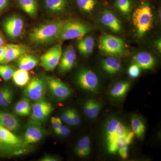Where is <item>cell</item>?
Returning <instances> with one entry per match:
<instances>
[{"label":"cell","mask_w":161,"mask_h":161,"mask_svg":"<svg viewBox=\"0 0 161 161\" xmlns=\"http://www.w3.org/2000/svg\"><path fill=\"white\" fill-rule=\"evenodd\" d=\"M103 135L107 152L115 154L121 149L129 147L135 134L122 119L116 116L109 117L104 124Z\"/></svg>","instance_id":"cell-1"},{"label":"cell","mask_w":161,"mask_h":161,"mask_svg":"<svg viewBox=\"0 0 161 161\" xmlns=\"http://www.w3.org/2000/svg\"><path fill=\"white\" fill-rule=\"evenodd\" d=\"M63 21L55 20L40 24L29 34L31 42L36 44H45L58 40Z\"/></svg>","instance_id":"cell-2"},{"label":"cell","mask_w":161,"mask_h":161,"mask_svg":"<svg viewBox=\"0 0 161 161\" xmlns=\"http://www.w3.org/2000/svg\"><path fill=\"white\" fill-rule=\"evenodd\" d=\"M132 23L138 37H142L153 26V15L150 4L147 3L138 6L133 12Z\"/></svg>","instance_id":"cell-3"},{"label":"cell","mask_w":161,"mask_h":161,"mask_svg":"<svg viewBox=\"0 0 161 161\" xmlns=\"http://www.w3.org/2000/svg\"><path fill=\"white\" fill-rule=\"evenodd\" d=\"M91 25L74 19L63 21L58 40H65L77 39L80 40L92 30Z\"/></svg>","instance_id":"cell-4"},{"label":"cell","mask_w":161,"mask_h":161,"mask_svg":"<svg viewBox=\"0 0 161 161\" xmlns=\"http://www.w3.org/2000/svg\"><path fill=\"white\" fill-rule=\"evenodd\" d=\"M99 48L102 53L114 58L123 57L127 53L124 40L111 35H104L100 38Z\"/></svg>","instance_id":"cell-5"},{"label":"cell","mask_w":161,"mask_h":161,"mask_svg":"<svg viewBox=\"0 0 161 161\" xmlns=\"http://www.w3.org/2000/svg\"><path fill=\"white\" fill-rule=\"evenodd\" d=\"M75 80L78 86L87 92L97 93L100 87V80L98 76L89 69L80 70L76 75Z\"/></svg>","instance_id":"cell-6"},{"label":"cell","mask_w":161,"mask_h":161,"mask_svg":"<svg viewBox=\"0 0 161 161\" xmlns=\"http://www.w3.org/2000/svg\"><path fill=\"white\" fill-rule=\"evenodd\" d=\"M0 137L3 143L13 152L14 155H19L26 152L27 146L23 139L1 125Z\"/></svg>","instance_id":"cell-7"},{"label":"cell","mask_w":161,"mask_h":161,"mask_svg":"<svg viewBox=\"0 0 161 161\" xmlns=\"http://www.w3.org/2000/svg\"><path fill=\"white\" fill-rule=\"evenodd\" d=\"M45 79L36 77L30 80L24 90V95L29 100L37 101L42 99L46 93Z\"/></svg>","instance_id":"cell-8"},{"label":"cell","mask_w":161,"mask_h":161,"mask_svg":"<svg viewBox=\"0 0 161 161\" xmlns=\"http://www.w3.org/2000/svg\"><path fill=\"white\" fill-rule=\"evenodd\" d=\"M45 80L47 86L56 99L59 101L64 100L71 96L70 88L58 78L54 77H47Z\"/></svg>","instance_id":"cell-9"},{"label":"cell","mask_w":161,"mask_h":161,"mask_svg":"<svg viewBox=\"0 0 161 161\" xmlns=\"http://www.w3.org/2000/svg\"><path fill=\"white\" fill-rule=\"evenodd\" d=\"M62 43H58L41 56L40 65L46 70L52 71L58 66L62 54Z\"/></svg>","instance_id":"cell-10"},{"label":"cell","mask_w":161,"mask_h":161,"mask_svg":"<svg viewBox=\"0 0 161 161\" xmlns=\"http://www.w3.org/2000/svg\"><path fill=\"white\" fill-rule=\"evenodd\" d=\"M53 110L51 104L43 98L37 101L31 106L32 120L41 123L46 120Z\"/></svg>","instance_id":"cell-11"},{"label":"cell","mask_w":161,"mask_h":161,"mask_svg":"<svg viewBox=\"0 0 161 161\" xmlns=\"http://www.w3.org/2000/svg\"><path fill=\"white\" fill-rule=\"evenodd\" d=\"M44 135V131L40 123L32 120L26 128L23 140L26 146L36 143L41 140Z\"/></svg>","instance_id":"cell-12"},{"label":"cell","mask_w":161,"mask_h":161,"mask_svg":"<svg viewBox=\"0 0 161 161\" xmlns=\"http://www.w3.org/2000/svg\"><path fill=\"white\" fill-rule=\"evenodd\" d=\"M3 27L9 37L16 39L22 34L24 27V22L20 17L12 16L5 20L3 23Z\"/></svg>","instance_id":"cell-13"},{"label":"cell","mask_w":161,"mask_h":161,"mask_svg":"<svg viewBox=\"0 0 161 161\" xmlns=\"http://www.w3.org/2000/svg\"><path fill=\"white\" fill-rule=\"evenodd\" d=\"M77 60V55L74 47L69 45L62 52L59 62L58 70L61 74H65L72 69Z\"/></svg>","instance_id":"cell-14"},{"label":"cell","mask_w":161,"mask_h":161,"mask_svg":"<svg viewBox=\"0 0 161 161\" xmlns=\"http://www.w3.org/2000/svg\"><path fill=\"white\" fill-rule=\"evenodd\" d=\"M47 12L51 14L60 15L64 14L69 7V0H41Z\"/></svg>","instance_id":"cell-15"},{"label":"cell","mask_w":161,"mask_h":161,"mask_svg":"<svg viewBox=\"0 0 161 161\" xmlns=\"http://www.w3.org/2000/svg\"><path fill=\"white\" fill-rule=\"evenodd\" d=\"M99 20L103 26L113 32L118 33L122 31L123 26L120 21L110 10H104L101 14Z\"/></svg>","instance_id":"cell-16"},{"label":"cell","mask_w":161,"mask_h":161,"mask_svg":"<svg viewBox=\"0 0 161 161\" xmlns=\"http://www.w3.org/2000/svg\"><path fill=\"white\" fill-rule=\"evenodd\" d=\"M6 53L4 55L2 64H6L17 59L21 55L28 53L26 47L19 44H7Z\"/></svg>","instance_id":"cell-17"},{"label":"cell","mask_w":161,"mask_h":161,"mask_svg":"<svg viewBox=\"0 0 161 161\" xmlns=\"http://www.w3.org/2000/svg\"><path fill=\"white\" fill-rule=\"evenodd\" d=\"M132 61L142 69H152L156 64L155 58L147 52H141L136 54L132 58Z\"/></svg>","instance_id":"cell-18"},{"label":"cell","mask_w":161,"mask_h":161,"mask_svg":"<svg viewBox=\"0 0 161 161\" xmlns=\"http://www.w3.org/2000/svg\"><path fill=\"white\" fill-rule=\"evenodd\" d=\"M0 125L12 132H17L20 128L18 119L14 115L0 110Z\"/></svg>","instance_id":"cell-19"},{"label":"cell","mask_w":161,"mask_h":161,"mask_svg":"<svg viewBox=\"0 0 161 161\" xmlns=\"http://www.w3.org/2000/svg\"><path fill=\"white\" fill-rule=\"evenodd\" d=\"M17 59L19 68L24 70L29 71L32 69L39 63L38 58L28 53L23 54Z\"/></svg>","instance_id":"cell-20"},{"label":"cell","mask_w":161,"mask_h":161,"mask_svg":"<svg viewBox=\"0 0 161 161\" xmlns=\"http://www.w3.org/2000/svg\"><path fill=\"white\" fill-rule=\"evenodd\" d=\"M95 44V40L92 36H85L79 40L77 43V48L81 55L88 56L93 53Z\"/></svg>","instance_id":"cell-21"},{"label":"cell","mask_w":161,"mask_h":161,"mask_svg":"<svg viewBox=\"0 0 161 161\" xmlns=\"http://www.w3.org/2000/svg\"><path fill=\"white\" fill-rule=\"evenodd\" d=\"M101 64L103 69L110 75H115L120 71L122 68L120 62L114 57L105 58L102 60Z\"/></svg>","instance_id":"cell-22"},{"label":"cell","mask_w":161,"mask_h":161,"mask_svg":"<svg viewBox=\"0 0 161 161\" xmlns=\"http://www.w3.org/2000/svg\"><path fill=\"white\" fill-rule=\"evenodd\" d=\"M91 140L89 137L84 136L78 141L75 148L76 155L81 158L89 156L91 152Z\"/></svg>","instance_id":"cell-23"},{"label":"cell","mask_w":161,"mask_h":161,"mask_svg":"<svg viewBox=\"0 0 161 161\" xmlns=\"http://www.w3.org/2000/svg\"><path fill=\"white\" fill-rule=\"evenodd\" d=\"M19 7L30 16L34 17L38 12L37 0H15Z\"/></svg>","instance_id":"cell-24"},{"label":"cell","mask_w":161,"mask_h":161,"mask_svg":"<svg viewBox=\"0 0 161 161\" xmlns=\"http://www.w3.org/2000/svg\"><path fill=\"white\" fill-rule=\"evenodd\" d=\"M131 130L139 138H142L146 132V127L143 119L139 115H133L131 119Z\"/></svg>","instance_id":"cell-25"},{"label":"cell","mask_w":161,"mask_h":161,"mask_svg":"<svg viewBox=\"0 0 161 161\" xmlns=\"http://www.w3.org/2000/svg\"><path fill=\"white\" fill-rule=\"evenodd\" d=\"M130 85L131 83L128 81L118 82L110 90V95L112 98L116 99L124 98L130 89Z\"/></svg>","instance_id":"cell-26"},{"label":"cell","mask_w":161,"mask_h":161,"mask_svg":"<svg viewBox=\"0 0 161 161\" xmlns=\"http://www.w3.org/2000/svg\"><path fill=\"white\" fill-rule=\"evenodd\" d=\"M78 9L86 14H92L99 6L98 0H75Z\"/></svg>","instance_id":"cell-27"},{"label":"cell","mask_w":161,"mask_h":161,"mask_svg":"<svg viewBox=\"0 0 161 161\" xmlns=\"http://www.w3.org/2000/svg\"><path fill=\"white\" fill-rule=\"evenodd\" d=\"M14 111L16 114L21 116H27L31 113V106L29 100L23 98L18 102L15 106Z\"/></svg>","instance_id":"cell-28"},{"label":"cell","mask_w":161,"mask_h":161,"mask_svg":"<svg viewBox=\"0 0 161 161\" xmlns=\"http://www.w3.org/2000/svg\"><path fill=\"white\" fill-rule=\"evenodd\" d=\"M14 83L19 86L26 85L30 81L28 71L19 69L15 71L12 77Z\"/></svg>","instance_id":"cell-29"},{"label":"cell","mask_w":161,"mask_h":161,"mask_svg":"<svg viewBox=\"0 0 161 161\" xmlns=\"http://www.w3.org/2000/svg\"><path fill=\"white\" fill-rule=\"evenodd\" d=\"M13 98V92L9 86H4L0 89V107H8Z\"/></svg>","instance_id":"cell-30"},{"label":"cell","mask_w":161,"mask_h":161,"mask_svg":"<svg viewBox=\"0 0 161 161\" xmlns=\"http://www.w3.org/2000/svg\"><path fill=\"white\" fill-rule=\"evenodd\" d=\"M114 6L121 14L129 16L132 9V0H115Z\"/></svg>","instance_id":"cell-31"},{"label":"cell","mask_w":161,"mask_h":161,"mask_svg":"<svg viewBox=\"0 0 161 161\" xmlns=\"http://www.w3.org/2000/svg\"><path fill=\"white\" fill-rule=\"evenodd\" d=\"M14 71L11 66L0 64V76L4 80H8L12 78Z\"/></svg>","instance_id":"cell-32"},{"label":"cell","mask_w":161,"mask_h":161,"mask_svg":"<svg viewBox=\"0 0 161 161\" xmlns=\"http://www.w3.org/2000/svg\"><path fill=\"white\" fill-rule=\"evenodd\" d=\"M93 99H87L83 103L82 108L85 114L88 118L92 119V105Z\"/></svg>","instance_id":"cell-33"},{"label":"cell","mask_w":161,"mask_h":161,"mask_svg":"<svg viewBox=\"0 0 161 161\" xmlns=\"http://www.w3.org/2000/svg\"><path fill=\"white\" fill-rule=\"evenodd\" d=\"M102 104L98 101L93 99L92 105V119L97 117L102 108Z\"/></svg>","instance_id":"cell-34"},{"label":"cell","mask_w":161,"mask_h":161,"mask_svg":"<svg viewBox=\"0 0 161 161\" xmlns=\"http://www.w3.org/2000/svg\"><path fill=\"white\" fill-rule=\"evenodd\" d=\"M60 119L64 123L69 125L75 126L73 120H72L71 116L70 108L65 110L62 113Z\"/></svg>","instance_id":"cell-35"},{"label":"cell","mask_w":161,"mask_h":161,"mask_svg":"<svg viewBox=\"0 0 161 161\" xmlns=\"http://www.w3.org/2000/svg\"><path fill=\"white\" fill-rule=\"evenodd\" d=\"M141 68L136 64H133L129 68L128 73L131 78H136L140 74Z\"/></svg>","instance_id":"cell-36"},{"label":"cell","mask_w":161,"mask_h":161,"mask_svg":"<svg viewBox=\"0 0 161 161\" xmlns=\"http://www.w3.org/2000/svg\"><path fill=\"white\" fill-rule=\"evenodd\" d=\"M71 116L74 125H78L80 123V118L77 110L74 108H70Z\"/></svg>","instance_id":"cell-37"},{"label":"cell","mask_w":161,"mask_h":161,"mask_svg":"<svg viewBox=\"0 0 161 161\" xmlns=\"http://www.w3.org/2000/svg\"><path fill=\"white\" fill-rule=\"evenodd\" d=\"M51 122L53 129L55 133L57 134L60 127L62 125V120L58 117H53L52 118Z\"/></svg>","instance_id":"cell-38"},{"label":"cell","mask_w":161,"mask_h":161,"mask_svg":"<svg viewBox=\"0 0 161 161\" xmlns=\"http://www.w3.org/2000/svg\"><path fill=\"white\" fill-rule=\"evenodd\" d=\"M0 154L4 155H14L13 152L3 143L0 137Z\"/></svg>","instance_id":"cell-39"},{"label":"cell","mask_w":161,"mask_h":161,"mask_svg":"<svg viewBox=\"0 0 161 161\" xmlns=\"http://www.w3.org/2000/svg\"><path fill=\"white\" fill-rule=\"evenodd\" d=\"M70 130L67 127L61 125L57 135L62 136H67L70 134Z\"/></svg>","instance_id":"cell-40"},{"label":"cell","mask_w":161,"mask_h":161,"mask_svg":"<svg viewBox=\"0 0 161 161\" xmlns=\"http://www.w3.org/2000/svg\"><path fill=\"white\" fill-rule=\"evenodd\" d=\"M118 153L122 158L127 159L129 157V147H125L121 149L118 151Z\"/></svg>","instance_id":"cell-41"},{"label":"cell","mask_w":161,"mask_h":161,"mask_svg":"<svg viewBox=\"0 0 161 161\" xmlns=\"http://www.w3.org/2000/svg\"><path fill=\"white\" fill-rule=\"evenodd\" d=\"M10 0H0V13L4 11L9 6Z\"/></svg>","instance_id":"cell-42"},{"label":"cell","mask_w":161,"mask_h":161,"mask_svg":"<svg viewBox=\"0 0 161 161\" xmlns=\"http://www.w3.org/2000/svg\"><path fill=\"white\" fill-rule=\"evenodd\" d=\"M58 160H59L58 158L54 156L51 155L45 156L40 160V161H57Z\"/></svg>","instance_id":"cell-43"},{"label":"cell","mask_w":161,"mask_h":161,"mask_svg":"<svg viewBox=\"0 0 161 161\" xmlns=\"http://www.w3.org/2000/svg\"><path fill=\"white\" fill-rule=\"evenodd\" d=\"M6 48H7L6 45L0 47V64L2 63L3 61L4 55L6 53Z\"/></svg>","instance_id":"cell-44"},{"label":"cell","mask_w":161,"mask_h":161,"mask_svg":"<svg viewBox=\"0 0 161 161\" xmlns=\"http://www.w3.org/2000/svg\"><path fill=\"white\" fill-rule=\"evenodd\" d=\"M156 47L159 52L161 53V39H158L156 42Z\"/></svg>","instance_id":"cell-45"},{"label":"cell","mask_w":161,"mask_h":161,"mask_svg":"<svg viewBox=\"0 0 161 161\" xmlns=\"http://www.w3.org/2000/svg\"><path fill=\"white\" fill-rule=\"evenodd\" d=\"M5 45V41L3 36L0 34V47L4 46Z\"/></svg>","instance_id":"cell-46"},{"label":"cell","mask_w":161,"mask_h":161,"mask_svg":"<svg viewBox=\"0 0 161 161\" xmlns=\"http://www.w3.org/2000/svg\"><path fill=\"white\" fill-rule=\"evenodd\" d=\"M161 9H159L158 11V19L160 20V22H161Z\"/></svg>","instance_id":"cell-47"}]
</instances>
